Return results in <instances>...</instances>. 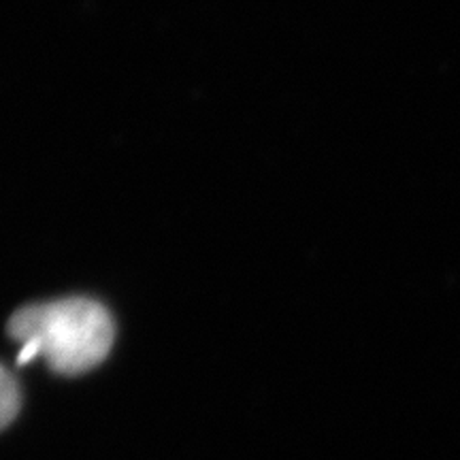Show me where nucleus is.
<instances>
[{
  "label": "nucleus",
  "instance_id": "obj_1",
  "mask_svg": "<svg viewBox=\"0 0 460 460\" xmlns=\"http://www.w3.org/2000/svg\"><path fill=\"white\" fill-rule=\"evenodd\" d=\"M9 335L22 345L20 365L41 358L60 376H79L107 358L115 326L101 303L71 296L22 307L9 320Z\"/></svg>",
  "mask_w": 460,
  "mask_h": 460
},
{
  "label": "nucleus",
  "instance_id": "obj_2",
  "mask_svg": "<svg viewBox=\"0 0 460 460\" xmlns=\"http://www.w3.org/2000/svg\"><path fill=\"white\" fill-rule=\"evenodd\" d=\"M20 411V386L15 377L0 365V430L13 422Z\"/></svg>",
  "mask_w": 460,
  "mask_h": 460
}]
</instances>
